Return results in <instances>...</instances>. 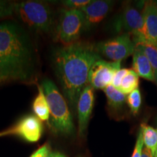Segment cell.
<instances>
[{
  "mask_svg": "<svg viewBox=\"0 0 157 157\" xmlns=\"http://www.w3.org/2000/svg\"><path fill=\"white\" fill-rule=\"evenodd\" d=\"M127 102L131 112L134 115H136L138 113L142 103V97L138 88L129 94L127 98Z\"/></svg>",
  "mask_w": 157,
  "mask_h": 157,
  "instance_id": "d6986e66",
  "label": "cell"
},
{
  "mask_svg": "<svg viewBox=\"0 0 157 157\" xmlns=\"http://www.w3.org/2000/svg\"><path fill=\"white\" fill-rule=\"evenodd\" d=\"M143 145H144V143H143V135H142V132H141L140 129V130H139L138 132V134H137V140H136V143H135L134 151H133V153L131 157H142Z\"/></svg>",
  "mask_w": 157,
  "mask_h": 157,
  "instance_id": "603a6c76",
  "label": "cell"
},
{
  "mask_svg": "<svg viewBox=\"0 0 157 157\" xmlns=\"http://www.w3.org/2000/svg\"><path fill=\"white\" fill-rule=\"evenodd\" d=\"M128 71L129 69H127V68H120L119 70H118L115 73L114 76H113L111 85L119 90L124 77L126 76V74L128 73Z\"/></svg>",
  "mask_w": 157,
  "mask_h": 157,
  "instance_id": "7402d4cb",
  "label": "cell"
},
{
  "mask_svg": "<svg viewBox=\"0 0 157 157\" xmlns=\"http://www.w3.org/2000/svg\"><path fill=\"white\" fill-rule=\"evenodd\" d=\"M142 14L149 42L157 46V3L153 2L145 3Z\"/></svg>",
  "mask_w": 157,
  "mask_h": 157,
  "instance_id": "4fadbf2b",
  "label": "cell"
},
{
  "mask_svg": "<svg viewBox=\"0 0 157 157\" xmlns=\"http://www.w3.org/2000/svg\"><path fill=\"white\" fill-rule=\"evenodd\" d=\"M114 2L110 0H95L82 8L84 17L83 32H87L97 26L107 16Z\"/></svg>",
  "mask_w": 157,
  "mask_h": 157,
  "instance_id": "30bf717a",
  "label": "cell"
},
{
  "mask_svg": "<svg viewBox=\"0 0 157 157\" xmlns=\"http://www.w3.org/2000/svg\"><path fill=\"white\" fill-rule=\"evenodd\" d=\"M142 157H154L151 152V151L148 148H147L146 147H145L143 150V154Z\"/></svg>",
  "mask_w": 157,
  "mask_h": 157,
  "instance_id": "484cf974",
  "label": "cell"
},
{
  "mask_svg": "<svg viewBox=\"0 0 157 157\" xmlns=\"http://www.w3.org/2000/svg\"><path fill=\"white\" fill-rule=\"evenodd\" d=\"M10 80L11 79L8 77V76H7L6 75H5V74H3L2 73L0 72V84L7 81H10Z\"/></svg>",
  "mask_w": 157,
  "mask_h": 157,
  "instance_id": "4316f807",
  "label": "cell"
},
{
  "mask_svg": "<svg viewBox=\"0 0 157 157\" xmlns=\"http://www.w3.org/2000/svg\"><path fill=\"white\" fill-rule=\"evenodd\" d=\"M101 59L94 45L83 42L56 48L52 54V64L71 109L75 111L78 100L86 84L90 68Z\"/></svg>",
  "mask_w": 157,
  "mask_h": 157,
  "instance_id": "6da1fadb",
  "label": "cell"
},
{
  "mask_svg": "<svg viewBox=\"0 0 157 157\" xmlns=\"http://www.w3.org/2000/svg\"><path fill=\"white\" fill-rule=\"evenodd\" d=\"M91 0H63L60 4L66 7V9L81 10L91 3Z\"/></svg>",
  "mask_w": 157,
  "mask_h": 157,
  "instance_id": "ffe728a7",
  "label": "cell"
},
{
  "mask_svg": "<svg viewBox=\"0 0 157 157\" xmlns=\"http://www.w3.org/2000/svg\"><path fill=\"white\" fill-rule=\"evenodd\" d=\"M121 68V62H109L102 59L94 63L90 68L88 83L94 90H104L112 83L113 76Z\"/></svg>",
  "mask_w": 157,
  "mask_h": 157,
  "instance_id": "9c48e42d",
  "label": "cell"
},
{
  "mask_svg": "<svg viewBox=\"0 0 157 157\" xmlns=\"http://www.w3.org/2000/svg\"><path fill=\"white\" fill-rule=\"evenodd\" d=\"M139 76L132 69H129L128 73L126 74L121 82L119 90L121 93L127 95L131 93L138 88Z\"/></svg>",
  "mask_w": 157,
  "mask_h": 157,
  "instance_id": "ac0fdd59",
  "label": "cell"
},
{
  "mask_svg": "<svg viewBox=\"0 0 157 157\" xmlns=\"http://www.w3.org/2000/svg\"><path fill=\"white\" fill-rule=\"evenodd\" d=\"M14 14L29 28L48 33L54 25V15L48 4L39 1H25L14 4Z\"/></svg>",
  "mask_w": 157,
  "mask_h": 157,
  "instance_id": "277c9868",
  "label": "cell"
},
{
  "mask_svg": "<svg viewBox=\"0 0 157 157\" xmlns=\"http://www.w3.org/2000/svg\"><path fill=\"white\" fill-rule=\"evenodd\" d=\"M103 91L106 95L108 105L110 109L117 111L123 107L126 101V96L120 90L113 87L111 84L105 87Z\"/></svg>",
  "mask_w": 157,
  "mask_h": 157,
  "instance_id": "9a60e30c",
  "label": "cell"
},
{
  "mask_svg": "<svg viewBox=\"0 0 157 157\" xmlns=\"http://www.w3.org/2000/svg\"><path fill=\"white\" fill-rule=\"evenodd\" d=\"M132 70L137 75L148 81L155 82V77L152 66L140 47L135 45L133 52Z\"/></svg>",
  "mask_w": 157,
  "mask_h": 157,
  "instance_id": "7c38bea8",
  "label": "cell"
},
{
  "mask_svg": "<svg viewBox=\"0 0 157 157\" xmlns=\"http://www.w3.org/2000/svg\"><path fill=\"white\" fill-rule=\"evenodd\" d=\"M144 52L154 71L155 82L157 84V46L151 42H139L135 44Z\"/></svg>",
  "mask_w": 157,
  "mask_h": 157,
  "instance_id": "e0dca14e",
  "label": "cell"
},
{
  "mask_svg": "<svg viewBox=\"0 0 157 157\" xmlns=\"http://www.w3.org/2000/svg\"><path fill=\"white\" fill-rule=\"evenodd\" d=\"M96 52L112 60L121 62L134 52L135 44L130 34H121L114 38L102 41L94 45Z\"/></svg>",
  "mask_w": 157,
  "mask_h": 157,
  "instance_id": "52a82bcc",
  "label": "cell"
},
{
  "mask_svg": "<svg viewBox=\"0 0 157 157\" xmlns=\"http://www.w3.org/2000/svg\"><path fill=\"white\" fill-rule=\"evenodd\" d=\"M155 157H157V153H156V156H155Z\"/></svg>",
  "mask_w": 157,
  "mask_h": 157,
  "instance_id": "f1b7e54d",
  "label": "cell"
},
{
  "mask_svg": "<svg viewBox=\"0 0 157 157\" xmlns=\"http://www.w3.org/2000/svg\"><path fill=\"white\" fill-rule=\"evenodd\" d=\"M0 72L2 73L3 74H5V75L7 76H8L11 80H15L13 73H12L10 69L8 66H7V65L6 64L5 60H3L1 55H0Z\"/></svg>",
  "mask_w": 157,
  "mask_h": 157,
  "instance_id": "d4e9b609",
  "label": "cell"
},
{
  "mask_svg": "<svg viewBox=\"0 0 157 157\" xmlns=\"http://www.w3.org/2000/svg\"><path fill=\"white\" fill-rule=\"evenodd\" d=\"M94 103H95L94 89L90 85H86L82 90L76 106L78 114V134L80 136H84L87 131L90 116L93 112Z\"/></svg>",
  "mask_w": 157,
  "mask_h": 157,
  "instance_id": "8fae6325",
  "label": "cell"
},
{
  "mask_svg": "<svg viewBox=\"0 0 157 157\" xmlns=\"http://www.w3.org/2000/svg\"><path fill=\"white\" fill-rule=\"evenodd\" d=\"M50 157H66L64 154L59 152H53L50 154Z\"/></svg>",
  "mask_w": 157,
  "mask_h": 157,
  "instance_id": "83f0119b",
  "label": "cell"
},
{
  "mask_svg": "<svg viewBox=\"0 0 157 157\" xmlns=\"http://www.w3.org/2000/svg\"><path fill=\"white\" fill-rule=\"evenodd\" d=\"M43 133L42 121L33 114L25 115L19 119L13 126L0 132V137L18 136L29 143L39 140Z\"/></svg>",
  "mask_w": 157,
  "mask_h": 157,
  "instance_id": "ba28073f",
  "label": "cell"
},
{
  "mask_svg": "<svg viewBox=\"0 0 157 157\" xmlns=\"http://www.w3.org/2000/svg\"><path fill=\"white\" fill-rule=\"evenodd\" d=\"M0 55L15 80L30 78L34 61L32 43L26 31L13 21L0 23Z\"/></svg>",
  "mask_w": 157,
  "mask_h": 157,
  "instance_id": "7a4b0ae2",
  "label": "cell"
},
{
  "mask_svg": "<svg viewBox=\"0 0 157 157\" xmlns=\"http://www.w3.org/2000/svg\"><path fill=\"white\" fill-rule=\"evenodd\" d=\"M113 29L117 33L130 34L135 44L150 42L143 14L131 5L125 6L120 14L116 17Z\"/></svg>",
  "mask_w": 157,
  "mask_h": 157,
  "instance_id": "5b68a950",
  "label": "cell"
},
{
  "mask_svg": "<svg viewBox=\"0 0 157 157\" xmlns=\"http://www.w3.org/2000/svg\"><path fill=\"white\" fill-rule=\"evenodd\" d=\"M38 94L33 102V111L41 121H48L50 119V108L42 86L38 85Z\"/></svg>",
  "mask_w": 157,
  "mask_h": 157,
  "instance_id": "5bb4252c",
  "label": "cell"
},
{
  "mask_svg": "<svg viewBox=\"0 0 157 157\" xmlns=\"http://www.w3.org/2000/svg\"><path fill=\"white\" fill-rule=\"evenodd\" d=\"M51 154L52 152L50 150V146L48 143H46L33 153L30 157H50Z\"/></svg>",
  "mask_w": 157,
  "mask_h": 157,
  "instance_id": "cb8c5ba5",
  "label": "cell"
},
{
  "mask_svg": "<svg viewBox=\"0 0 157 157\" xmlns=\"http://www.w3.org/2000/svg\"><path fill=\"white\" fill-rule=\"evenodd\" d=\"M50 108V124L54 132L63 135H71L75 132L73 117L66 98L52 80L44 78L42 82Z\"/></svg>",
  "mask_w": 157,
  "mask_h": 157,
  "instance_id": "3957f363",
  "label": "cell"
},
{
  "mask_svg": "<svg viewBox=\"0 0 157 157\" xmlns=\"http://www.w3.org/2000/svg\"><path fill=\"white\" fill-rule=\"evenodd\" d=\"M14 4L0 0V18L9 17L14 14Z\"/></svg>",
  "mask_w": 157,
  "mask_h": 157,
  "instance_id": "44dd1931",
  "label": "cell"
},
{
  "mask_svg": "<svg viewBox=\"0 0 157 157\" xmlns=\"http://www.w3.org/2000/svg\"><path fill=\"white\" fill-rule=\"evenodd\" d=\"M140 130L144 145L155 157L157 153V129L143 123L140 125Z\"/></svg>",
  "mask_w": 157,
  "mask_h": 157,
  "instance_id": "2e32d148",
  "label": "cell"
},
{
  "mask_svg": "<svg viewBox=\"0 0 157 157\" xmlns=\"http://www.w3.org/2000/svg\"><path fill=\"white\" fill-rule=\"evenodd\" d=\"M84 17L80 10L63 9L57 26L56 39L64 46L78 42L83 33Z\"/></svg>",
  "mask_w": 157,
  "mask_h": 157,
  "instance_id": "8992f818",
  "label": "cell"
}]
</instances>
